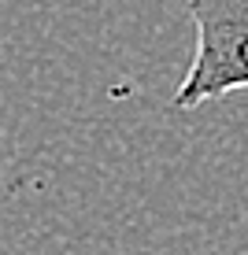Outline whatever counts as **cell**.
I'll list each match as a JSON object with an SVG mask.
<instances>
[{
  "instance_id": "1",
  "label": "cell",
  "mask_w": 248,
  "mask_h": 255,
  "mask_svg": "<svg viewBox=\"0 0 248 255\" xmlns=\"http://www.w3.org/2000/svg\"><path fill=\"white\" fill-rule=\"evenodd\" d=\"M185 11L197 26V52L171 104L193 111L248 89V0H189Z\"/></svg>"
}]
</instances>
